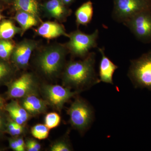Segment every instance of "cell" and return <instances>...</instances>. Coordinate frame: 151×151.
<instances>
[{
	"instance_id": "20",
	"label": "cell",
	"mask_w": 151,
	"mask_h": 151,
	"mask_svg": "<svg viewBox=\"0 0 151 151\" xmlns=\"http://www.w3.org/2000/svg\"><path fill=\"white\" fill-rule=\"evenodd\" d=\"M15 47L13 43L8 40H0V58L4 60L8 59L12 55Z\"/></svg>"
},
{
	"instance_id": "13",
	"label": "cell",
	"mask_w": 151,
	"mask_h": 151,
	"mask_svg": "<svg viewBox=\"0 0 151 151\" xmlns=\"http://www.w3.org/2000/svg\"><path fill=\"white\" fill-rule=\"evenodd\" d=\"M37 32L39 35L47 39H51L61 36L69 37L64 26L58 23L52 22H43L37 30Z\"/></svg>"
},
{
	"instance_id": "9",
	"label": "cell",
	"mask_w": 151,
	"mask_h": 151,
	"mask_svg": "<svg viewBox=\"0 0 151 151\" xmlns=\"http://www.w3.org/2000/svg\"><path fill=\"white\" fill-rule=\"evenodd\" d=\"M37 86L33 76L29 73H24L10 84L8 91V96L13 98L24 97L35 94Z\"/></svg>"
},
{
	"instance_id": "31",
	"label": "cell",
	"mask_w": 151,
	"mask_h": 151,
	"mask_svg": "<svg viewBox=\"0 0 151 151\" xmlns=\"http://www.w3.org/2000/svg\"><path fill=\"white\" fill-rule=\"evenodd\" d=\"M62 1L65 5L68 6L72 4L74 0H62Z\"/></svg>"
},
{
	"instance_id": "7",
	"label": "cell",
	"mask_w": 151,
	"mask_h": 151,
	"mask_svg": "<svg viewBox=\"0 0 151 151\" xmlns=\"http://www.w3.org/2000/svg\"><path fill=\"white\" fill-rule=\"evenodd\" d=\"M112 16L115 21L123 23L133 16L151 8V0H113Z\"/></svg>"
},
{
	"instance_id": "6",
	"label": "cell",
	"mask_w": 151,
	"mask_h": 151,
	"mask_svg": "<svg viewBox=\"0 0 151 151\" xmlns=\"http://www.w3.org/2000/svg\"><path fill=\"white\" fill-rule=\"evenodd\" d=\"M123 24L138 40L145 44L151 42V8L138 13Z\"/></svg>"
},
{
	"instance_id": "23",
	"label": "cell",
	"mask_w": 151,
	"mask_h": 151,
	"mask_svg": "<svg viewBox=\"0 0 151 151\" xmlns=\"http://www.w3.org/2000/svg\"><path fill=\"white\" fill-rule=\"evenodd\" d=\"M12 73L10 65L5 61L0 60V84L4 82Z\"/></svg>"
},
{
	"instance_id": "34",
	"label": "cell",
	"mask_w": 151,
	"mask_h": 151,
	"mask_svg": "<svg viewBox=\"0 0 151 151\" xmlns=\"http://www.w3.org/2000/svg\"><path fill=\"white\" fill-rule=\"evenodd\" d=\"M2 18V16L1 15V14H0V21H1V19Z\"/></svg>"
},
{
	"instance_id": "29",
	"label": "cell",
	"mask_w": 151,
	"mask_h": 151,
	"mask_svg": "<svg viewBox=\"0 0 151 151\" xmlns=\"http://www.w3.org/2000/svg\"><path fill=\"white\" fill-rule=\"evenodd\" d=\"M24 127L23 125H20L16 123V136H19L21 134L24 132Z\"/></svg>"
},
{
	"instance_id": "16",
	"label": "cell",
	"mask_w": 151,
	"mask_h": 151,
	"mask_svg": "<svg viewBox=\"0 0 151 151\" xmlns=\"http://www.w3.org/2000/svg\"><path fill=\"white\" fill-rule=\"evenodd\" d=\"M14 18L21 27L22 34L38 23L36 17L23 11H17Z\"/></svg>"
},
{
	"instance_id": "19",
	"label": "cell",
	"mask_w": 151,
	"mask_h": 151,
	"mask_svg": "<svg viewBox=\"0 0 151 151\" xmlns=\"http://www.w3.org/2000/svg\"><path fill=\"white\" fill-rule=\"evenodd\" d=\"M6 110L7 111H12L16 113L22 118L24 123L27 122L29 119V113L17 101H12L10 103L7 105Z\"/></svg>"
},
{
	"instance_id": "17",
	"label": "cell",
	"mask_w": 151,
	"mask_h": 151,
	"mask_svg": "<svg viewBox=\"0 0 151 151\" xmlns=\"http://www.w3.org/2000/svg\"><path fill=\"white\" fill-rule=\"evenodd\" d=\"M14 6L16 11L26 12L38 18L39 7L36 0H14Z\"/></svg>"
},
{
	"instance_id": "28",
	"label": "cell",
	"mask_w": 151,
	"mask_h": 151,
	"mask_svg": "<svg viewBox=\"0 0 151 151\" xmlns=\"http://www.w3.org/2000/svg\"><path fill=\"white\" fill-rule=\"evenodd\" d=\"M17 143L18 145L19 149L20 151H24L25 150V143L22 137H19L16 139Z\"/></svg>"
},
{
	"instance_id": "21",
	"label": "cell",
	"mask_w": 151,
	"mask_h": 151,
	"mask_svg": "<svg viewBox=\"0 0 151 151\" xmlns=\"http://www.w3.org/2000/svg\"><path fill=\"white\" fill-rule=\"evenodd\" d=\"M50 129L45 124H38L32 127L31 130L32 136L39 140L45 139L48 137Z\"/></svg>"
},
{
	"instance_id": "32",
	"label": "cell",
	"mask_w": 151,
	"mask_h": 151,
	"mask_svg": "<svg viewBox=\"0 0 151 151\" xmlns=\"http://www.w3.org/2000/svg\"><path fill=\"white\" fill-rule=\"evenodd\" d=\"M5 101L2 97L0 96V109H1L4 104Z\"/></svg>"
},
{
	"instance_id": "30",
	"label": "cell",
	"mask_w": 151,
	"mask_h": 151,
	"mask_svg": "<svg viewBox=\"0 0 151 151\" xmlns=\"http://www.w3.org/2000/svg\"><path fill=\"white\" fill-rule=\"evenodd\" d=\"M5 125V120L3 115L0 113V132L2 131Z\"/></svg>"
},
{
	"instance_id": "25",
	"label": "cell",
	"mask_w": 151,
	"mask_h": 151,
	"mask_svg": "<svg viewBox=\"0 0 151 151\" xmlns=\"http://www.w3.org/2000/svg\"><path fill=\"white\" fill-rule=\"evenodd\" d=\"M41 147L40 144L35 140L28 139L26 142L25 149L28 151H39Z\"/></svg>"
},
{
	"instance_id": "14",
	"label": "cell",
	"mask_w": 151,
	"mask_h": 151,
	"mask_svg": "<svg viewBox=\"0 0 151 151\" xmlns=\"http://www.w3.org/2000/svg\"><path fill=\"white\" fill-rule=\"evenodd\" d=\"M47 104L46 101L40 99L33 94L24 97L22 106L29 114L37 115L46 111Z\"/></svg>"
},
{
	"instance_id": "27",
	"label": "cell",
	"mask_w": 151,
	"mask_h": 151,
	"mask_svg": "<svg viewBox=\"0 0 151 151\" xmlns=\"http://www.w3.org/2000/svg\"><path fill=\"white\" fill-rule=\"evenodd\" d=\"M9 146L12 150L15 151H20L19 149L18 145L17 143L16 139H10L9 140Z\"/></svg>"
},
{
	"instance_id": "4",
	"label": "cell",
	"mask_w": 151,
	"mask_h": 151,
	"mask_svg": "<svg viewBox=\"0 0 151 151\" xmlns=\"http://www.w3.org/2000/svg\"><path fill=\"white\" fill-rule=\"evenodd\" d=\"M99 35L97 29L90 34L76 30L69 34V40L65 46L73 56L85 58L92 49L97 47Z\"/></svg>"
},
{
	"instance_id": "1",
	"label": "cell",
	"mask_w": 151,
	"mask_h": 151,
	"mask_svg": "<svg viewBox=\"0 0 151 151\" xmlns=\"http://www.w3.org/2000/svg\"><path fill=\"white\" fill-rule=\"evenodd\" d=\"M95 61L96 53L90 52L83 60L68 62L63 73V85L80 92L100 82L95 71Z\"/></svg>"
},
{
	"instance_id": "33",
	"label": "cell",
	"mask_w": 151,
	"mask_h": 151,
	"mask_svg": "<svg viewBox=\"0 0 151 151\" xmlns=\"http://www.w3.org/2000/svg\"><path fill=\"white\" fill-rule=\"evenodd\" d=\"M0 1H9V0H0Z\"/></svg>"
},
{
	"instance_id": "15",
	"label": "cell",
	"mask_w": 151,
	"mask_h": 151,
	"mask_svg": "<svg viewBox=\"0 0 151 151\" xmlns=\"http://www.w3.org/2000/svg\"><path fill=\"white\" fill-rule=\"evenodd\" d=\"M93 4L90 1H86L76 11L75 17L77 25H87L92 21L93 15Z\"/></svg>"
},
{
	"instance_id": "24",
	"label": "cell",
	"mask_w": 151,
	"mask_h": 151,
	"mask_svg": "<svg viewBox=\"0 0 151 151\" xmlns=\"http://www.w3.org/2000/svg\"><path fill=\"white\" fill-rule=\"evenodd\" d=\"M50 150L51 151H70L72 150V148L67 141L62 140L53 143L50 147Z\"/></svg>"
},
{
	"instance_id": "2",
	"label": "cell",
	"mask_w": 151,
	"mask_h": 151,
	"mask_svg": "<svg viewBox=\"0 0 151 151\" xmlns=\"http://www.w3.org/2000/svg\"><path fill=\"white\" fill-rule=\"evenodd\" d=\"M68 52L65 45H55L48 47L38 56V67L47 77L56 76L63 68Z\"/></svg>"
},
{
	"instance_id": "10",
	"label": "cell",
	"mask_w": 151,
	"mask_h": 151,
	"mask_svg": "<svg viewBox=\"0 0 151 151\" xmlns=\"http://www.w3.org/2000/svg\"><path fill=\"white\" fill-rule=\"evenodd\" d=\"M37 46L35 41L25 40L15 47L12 54L13 62L17 67L24 68L27 67L32 52Z\"/></svg>"
},
{
	"instance_id": "12",
	"label": "cell",
	"mask_w": 151,
	"mask_h": 151,
	"mask_svg": "<svg viewBox=\"0 0 151 151\" xmlns=\"http://www.w3.org/2000/svg\"><path fill=\"white\" fill-rule=\"evenodd\" d=\"M98 50L102 55L99 65V80L113 84V74L119 67L105 55V47H99Z\"/></svg>"
},
{
	"instance_id": "5",
	"label": "cell",
	"mask_w": 151,
	"mask_h": 151,
	"mask_svg": "<svg viewBox=\"0 0 151 151\" xmlns=\"http://www.w3.org/2000/svg\"><path fill=\"white\" fill-rule=\"evenodd\" d=\"M67 112L70 124L75 129L84 132L91 126L94 117L93 110L83 99H76Z\"/></svg>"
},
{
	"instance_id": "26",
	"label": "cell",
	"mask_w": 151,
	"mask_h": 151,
	"mask_svg": "<svg viewBox=\"0 0 151 151\" xmlns=\"http://www.w3.org/2000/svg\"><path fill=\"white\" fill-rule=\"evenodd\" d=\"M16 122L14 121H11L8 124L7 130L10 134L12 136H16Z\"/></svg>"
},
{
	"instance_id": "22",
	"label": "cell",
	"mask_w": 151,
	"mask_h": 151,
	"mask_svg": "<svg viewBox=\"0 0 151 151\" xmlns=\"http://www.w3.org/2000/svg\"><path fill=\"white\" fill-rule=\"evenodd\" d=\"M61 118L59 114L55 112L47 113L45 118V124L50 129L59 126Z\"/></svg>"
},
{
	"instance_id": "11",
	"label": "cell",
	"mask_w": 151,
	"mask_h": 151,
	"mask_svg": "<svg viewBox=\"0 0 151 151\" xmlns=\"http://www.w3.org/2000/svg\"><path fill=\"white\" fill-rule=\"evenodd\" d=\"M62 0H50L44 4L43 9L49 16L60 21L64 22L71 14Z\"/></svg>"
},
{
	"instance_id": "18",
	"label": "cell",
	"mask_w": 151,
	"mask_h": 151,
	"mask_svg": "<svg viewBox=\"0 0 151 151\" xmlns=\"http://www.w3.org/2000/svg\"><path fill=\"white\" fill-rule=\"evenodd\" d=\"M21 28L17 27L12 22L5 20L0 24V39L8 40L22 32Z\"/></svg>"
},
{
	"instance_id": "3",
	"label": "cell",
	"mask_w": 151,
	"mask_h": 151,
	"mask_svg": "<svg viewBox=\"0 0 151 151\" xmlns=\"http://www.w3.org/2000/svg\"><path fill=\"white\" fill-rule=\"evenodd\" d=\"M128 75L136 87L151 90V50L131 60Z\"/></svg>"
},
{
	"instance_id": "8",
	"label": "cell",
	"mask_w": 151,
	"mask_h": 151,
	"mask_svg": "<svg viewBox=\"0 0 151 151\" xmlns=\"http://www.w3.org/2000/svg\"><path fill=\"white\" fill-rule=\"evenodd\" d=\"M42 90L47 104L59 111L66 102L80 92L77 91L72 92L67 87L51 84L43 85Z\"/></svg>"
}]
</instances>
